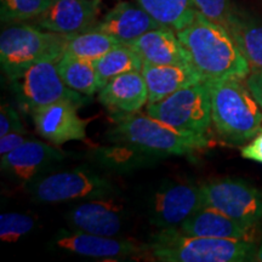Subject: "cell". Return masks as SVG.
I'll use <instances>...</instances> for the list:
<instances>
[{
  "mask_svg": "<svg viewBox=\"0 0 262 262\" xmlns=\"http://www.w3.org/2000/svg\"><path fill=\"white\" fill-rule=\"evenodd\" d=\"M178 35L203 81L247 79L250 74V64L227 28L199 12Z\"/></svg>",
  "mask_w": 262,
  "mask_h": 262,
  "instance_id": "cell-1",
  "label": "cell"
},
{
  "mask_svg": "<svg viewBox=\"0 0 262 262\" xmlns=\"http://www.w3.org/2000/svg\"><path fill=\"white\" fill-rule=\"evenodd\" d=\"M113 122L106 134L108 142L134 147L155 158L191 155L209 145L208 137L183 134L147 113L113 114Z\"/></svg>",
  "mask_w": 262,
  "mask_h": 262,
  "instance_id": "cell-2",
  "label": "cell"
},
{
  "mask_svg": "<svg viewBox=\"0 0 262 262\" xmlns=\"http://www.w3.org/2000/svg\"><path fill=\"white\" fill-rule=\"evenodd\" d=\"M256 249L255 241L195 237L171 227L150 237L148 255L160 262H247Z\"/></svg>",
  "mask_w": 262,
  "mask_h": 262,
  "instance_id": "cell-3",
  "label": "cell"
},
{
  "mask_svg": "<svg viewBox=\"0 0 262 262\" xmlns=\"http://www.w3.org/2000/svg\"><path fill=\"white\" fill-rule=\"evenodd\" d=\"M211 98V122L219 136L233 146L247 143L262 129V108L243 79L205 81Z\"/></svg>",
  "mask_w": 262,
  "mask_h": 262,
  "instance_id": "cell-4",
  "label": "cell"
},
{
  "mask_svg": "<svg viewBox=\"0 0 262 262\" xmlns=\"http://www.w3.org/2000/svg\"><path fill=\"white\" fill-rule=\"evenodd\" d=\"M68 37L45 31L37 25L8 24L0 34V63L10 80L21 77L29 67L48 57L61 58Z\"/></svg>",
  "mask_w": 262,
  "mask_h": 262,
  "instance_id": "cell-5",
  "label": "cell"
},
{
  "mask_svg": "<svg viewBox=\"0 0 262 262\" xmlns=\"http://www.w3.org/2000/svg\"><path fill=\"white\" fill-rule=\"evenodd\" d=\"M146 113L183 134L205 136L211 126V98L205 81L193 84L148 103Z\"/></svg>",
  "mask_w": 262,
  "mask_h": 262,
  "instance_id": "cell-6",
  "label": "cell"
},
{
  "mask_svg": "<svg viewBox=\"0 0 262 262\" xmlns=\"http://www.w3.org/2000/svg\"><path fill=\"white\" fill-rule=\"evenodd\" d=\"M33 201L39 203H66L116 195L118 188L102 173L86 168L71 171L45 173L27 183Z\"/></svg>",
  "mask_w": 262,
  "mask_h": 262,
  "instance_id": "cell-7",
  "label": "cell"
},
{
  "mask_svg": "<svg viewBox=\"0 0 262 262\" xmlns=\"http://www.w3.org/2000/svg\"><path fill=\"white\" fill-rule=\"evenodd\" d=\"M57 57H48L29 67L21 77L12 81L18 103L28 113L60 101L84 106L88 96L72 90L63 83L57 71Z\"/></svg>",
  "mask_w": 262,
  "mask_h": 262,
  "instance_id": "cell-8",
  "label": "cell"
},
{
  "mask_svg": "<svg viewBox=\"0 0 262 262\" xmlns=\"http://www.w3.org/2000/svg\"><path fill=\"white\" fill-rule=\"evenodd\" d=\"M204 205L247 225L260 226L262 191L251 182L237 178L211 180L201 185Z\"/></svg>",
  "mask_w": 262,
  "mask_h": 262,
  "instance_id": "cell-9",
  "label": "cell"
},
{
  "mask_svg": "<svg viewBox=\"0 0 262 262\" xmlns=\"http://www.w3.org/2000/svg\"><path fill=\"white\" fill-rule=\"evenodd\" d=\"M204 206L201 185L192 181H164L147 199V215L160 229L180 227Z\"/></svg>",
  "mask_w": 262,
  "mask_h": 262,
  "instance_id": "cell-10",
  "label": "cell"
},
{
  "mask_svg": "<svg viewBox=\"0 0 262 262\" xmlns=\"http://www.w3.org/2000/svg\"><path fill=\"white\" fill-rule=\"evenodd\" d=\"M54 243L67 253L96 260H122L148 255V243L122 237L91 234L75 229L61 231L55 237Z\"/></svg>",
  "mask_w": 262,
  "mask_h": 262,
  "instance_id": "cell-11",
  "label": "cell"
},
{
  "mask_svg": "<svg viewBox=\"0 0 262 262\" xmlns=\"http://www.w3.org/2000/svg\"><path fill=\"white\" fill-rule=\"evenodd\" d=\"M116 195L78 203L67 214L70 227L91 234L119 237L127 219L123 203L116 198Z\"/></svg>",
  "mask_w": 262,
  "mask_h": 262,
  "instance_id": "cell-12",
  "label": "cell"
},
{
  "mask_svg": "<svg viewBox=\"0 0 262 262\" xmlns=\"http://www.w3.org/2000/svg\"><path fill=\"white\" fill-rule=\"evenodd\" d=\"M54 146H51L50 142L27 140L24 145L2 156V172L26 185L34 181L64 159V153Z\"/></svg>",
  "mask_w": 262,
  "mask_h": 262,
  "instance_id": "cell-13",
  "label": "cell"
},
{
  "mask_svg": "<svg viewBox=\"0 0 262 262\" xmlns=\"http://www.w3.org/2000/svg\"><path fill=\"white\" fill-rule=\"evenodd\" d=\"M78 108L79 104L72 101H60L39 108L33 113L35 131L55 146L86 140L88 120L79 117Z\"/></svg>",
  "mask_w": 262,
  "mask_h": 262,
  "instance_id": "cell-14",
  "label": "cell"
},
{
  "mask_svg": "<svg viewBox=\"0 0 262 262\" xmlns=\"http://www.w3.org/2000/svg\"><path fill=\"white\" fill-rule=\"evenodd\" d=\"M100 0H52L49 8L34 19L45 31L71 35L90 31L98 22Z\"/></svg>",
  "mask_w": 262,
  "mask_h": 262,
  "instance_id": "cell-15",
  "label": "cell"
},
{
  "mask_svg": "<svg viewBox=\"0 0 262 262\" xmlns=\"http://www.w3.org/2000/svg\"><path fill=\"white\" fill-rule=\"evenodd\" d=\"M257 227L234 220L211 206L204 205L189 216L179 228L183 233L195 237L255 241Z\"/></svg>",
  "mask_w": 262,
  "mask_h": 262,
  "instance_id": "cell-16",
  "label": "cell"
},
{
  "mask_svg": "<svg viewBox=\"0 0 262 262\" xmlns=\"http://www.w3.org/2000/svg\"><path fill=\"white\" fill-rule=\"evenodd\" d=\"M98 101L113 114L135 113L148 102V89L142 72L117 75L98 91Z\"/></svg>",
  "mask_w": 262,
  "mask_h": 262,
  "instance_id": "cell-17",
  "label": "cell"
},
{
  "mask_svg": "<svg viewBox=\"0 0 262 262\" xmlns=\"http://www.w3.org/2000/svg\"><path fill=\"white\" fill-rule=\"evenodd\" d=\"M160 24L139 4L120 2L97 22L93 29L107 33L122 44L129 45L145 33L160 27Z\"/></svg>",
  "mask_w": 262,
  "mask_h": 262,
  "instance_id": "cell-18",
  "label": "cell"
},
{
  "mask_svg": "<svg viewBox=\"0 0 262 262\" xmlns=\"http://www.w3.org/2000/svg\"><path fill=\"white\" fill-rule=\"evenodd\" d=\"M137 52L143 63L191 64L188 52L180 40L178 32L160 26L129 44Z\"/></svg>",
  "mask_w": 262,
  "mask_h": 262,
  "instance_id": "cell-19",
  "label": "cell"
},
{
  "mask_svg": "<svg viewBox=\"0 0 262 262\" xmlns=\"http://www.w3.org/2000/svg\"><path fill=\"white\" fill-rule=\"evenodd\" d=\"M142 75L148 89V103H155L176 91L202 81L192 64L143 63Z\"/></svg>",
  "mask_w": 262,
  "mask_h": 262,
  "instance_id": "cell-20",
  "label": "cell"
},
{
  "mask_svg": "<svg viewBox=\"0 0 262 262\" xmlns=\"http://www.w3.org/2000/svg\"><path fill=\"white\" fill-rule=\"evenodd\" d=\"M251 71L262 70V17L233 5L227 26Z\"/></svg>",
  "mask_w": 262,
  "mask_h": 262,
  "instance_id": "cell-21",
  "label": "cell"
},
{
  "mask_svg": "<svg viewBox=\"0 0 262 262\" xmlns=\"http://www.w3.org/2000/svg\"><path fill=\"white\" fill-rule=\"evenodd\" d=\"M158 24L182 31L194 21L196 11L192 0H136Z\"/></svg>",
  "mask_w": 262,
  "mask_h": 262,
  "instance_id": "cell-22",
  "label": "cell"
},
{
  "mask_svg": "<svg viewBox=\"0 0 262 262\" xmlns=\"http://www.w3.org/2000/svg\"><path fill=\"white\" fill-rule=\"evenodd\" d=\"M56 66L63 83L72 90L85 96H93L95 93H98L100 89L96 68L93 61L72 56L64 52Z\"/></svg>",
  "mask_w": 262,
  "mask_h": 262,
  "instance_id": "cell-23",
  "label": "cell"
},
{
  "mask_svg": "<svg viewBox=\"0 0 262 262\" xmlns=\"http://www.w3.org/2000/svg\"><path fill=\"white\" fill-rule=\"evenodd\" d=\"M96 68L98 89H102L112 78L126 72L142 71L143 61L129 45L120 44L94 61ZM98 90V91H100Z\"/></svg>",
  "mask_w": 262,
  "mask_h": 262,
  "instance_id": "cell-24",
  "label": "cell"
},
{
  "mask_svg": "<svg viewBox=\"0 0 262 262\" xmlns=\"http://www.w3.org/2000/svg\"><path fill=\"white\" fill-rule=\"evenodd\" d=\"M120 44L122 42L118 39L107 33L90 29L68 37L64 52L72 56L94 62Z\"/></svg>",
  "mask_w": 262,
  "mask_h": 262,
  "instance_id": "cell-25",
  "label": "cell"
},
{
  "mask_svg": "<svg viewBox=\"0 0 262 262\" xmlns=\"http://www.w3.org/2000/svg\"><path fill=\"white\" fill-rule=\"evenodd\" d=\"M52 0H0L3 24L26 22L39 17Z\"/></svg>",
  "mask_w": 262,
  "mask_h": 262,
  "instance_id": "cell-26",
  "label": "cell"
},
{
  "mask_svg": "<svg viewBox=\"0 0 262 262\" xmlns=\"http://www.w3.org/2000/svg\"><path fill=\"white\" fill-rule=\"evenodd\" d=\"M35 219L19 212H4L0 215V239L6 243H15L35 227Z\"/></svg>",
  "mask_w": 262,
  "mask_h": 262,
  "instance_id": "cell-27",
  "label": "cell"
},
{
  "mask_svg": "<svg viewBox=\"0 0 262 262\" xmlns=\"http://www.w3.org/2000/svg\"><path fill=\"white\" fill-rule=\"evenodd\" d=\"M192 2L199 14L226 28L229 15L233 9L232 0H192Z\"/></svg>",
  "mask_w": 262,
  "mask_h": 262,
  "instance_id": "cell-28",
  "label": "cell"
},
{
  "mask_svg": "<svg viewBox=\"0 0 262 262\" xmlns=\"http://www.w3.org/2000/svg\"><path fill=\"white\" fill-rule=\"evenodd\" d=\"M12 131H26L18 112L10 103H3L0 108V137Z\"/></svg>",
  "mask_w": 262,
  "mask_h": 262,
  "instance_id": "cell-29",
  "label": "cell"
},
{
  "mask_svg": "<svg viewBox=\"0 0 262 262\" xmlns=\"http://www.w3.org/2000/svg\"><path fill=\"white\" fill-rule=\"evenodd\" d=\"M243 158L262 164V129L241 150Z\"/></svg>",
  "mask_w": 262,
  "mask_h": 262,
  "instance_id": "cell-30",
  "label": "cell"
},
{
  "mask_svg": "<svg viewBox=\"0 0 262 262\" xmlns=\"http://www.w3.org/2000/svg\"><path fill=\"white\" fill-rule=\"evenodd\" d=\"M26 131H12L0 137V156H5L19 147L28 139L25 136Z\"/></svg>",
  "mask_w": 262,
  "mask_h": 262,
  "instance_id": "cell-31",
  "label": "cell"
},
{
  "mask_svg": "<svg viewBox=\"0 0 262 262\" xmlns=\"http://www.w3.org/2000/svg\"><path fill=\"white\" fill-rule=\"evenodd\" d=\"M247 85L262 108V70L251 71L247 78Z\"/></svg>",
  "mask_w": 262,
  "mask_h": 262,
  "instance_id": "cell-32",
  "label": "cell"
},
{
  "mask_svg": "<svg viewBox=\"0 0 262 262\" xmlns=\"http://www.w3.org/2000/svg\"><path fill=\"white\" fill-rule=\"evenodd\" d=\"M253 261H255V262H262V239L260 241V243L257 244L256 253H255V255H254Z\"/></svg>",
  "mask_w": 262,
  "mask_h": 262,
  "instance_id": "cell-33",
  "label": "cell"
}]
</instances>
